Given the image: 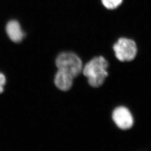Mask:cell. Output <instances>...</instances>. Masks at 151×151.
<instances>
[{"label":"cell","instance_id":"6da1fadb","mask_svg":"<svg viewBox=\"0 0 151 151\" xmlns=\"http://www.w3.org/2000/svg\"><path fill=\"white\" fill-rule=\"evenodd\" d=\"M109 63L102 56L93 58L83 67L82 73L87 78L91 86L99 87L105 81L108 76L107 71Z\"/></svg>","mask_w":151,"mask_h":151},{"label":"cell","instance_id":"7a4b0ae2","mask_svg":"<svg viewBox=\"0 0 151 151\" xmlns=\"http://www.w3.org/2000/svg\"><path fill=\"white\" fill-rule=\"evenodd\" d=\"M55 65L59 70H63L74 78L79 75L83 69L82 62L80 57L71 52H63L58 55Z\"/></svg>","mask_w":151,"mask_h":151},{"label":"cell","instance_id":"3957f363","mask_svg":"<svg viewBox=\"0 0 151 151\" xmlns=\"http://www.w3.org/2000/svg\"><path fill=\"white\" fill-rule=\"evenodd\" d=\"M113 49L115 55L121 62H129L134 60L138 53L135 42L126 38H121L114 44Z\"/></svg>","mask_w":151,"mask_h":151},{"label":"cell","instance_id":"277c9868","mask_svg":"<svg viewBox=\"0 0 151 151\" xmlns=\"http://www.w3.org/2000/svg\"><path fill=\"white\" fill-rule=\"evenodd\" d=\"M112 118L114 123L121 129H129L134 124V119L131 112L128 108L123 106H118L114 110Z\"/></svg>","mask_w":151,"mask_h":151},{"label":"cell","instance_id":"5b68a950","mask_svg":"<svg viewBox=\"0 0 151 151\" xmlns=\"http://www.w3.org/2000/svg\"><path fill=\"white\" fill-rule=\"evenodd\" d=\"M75 78L63 70H58L54 77V83L56 87L63 91L70 90L73 86Z\"/></svg>","mask_w":151,"mask_h":151},{"label":"cell","instance_id":"8992f818","mask_svg":"<svg viewBox=\"0 0 151 151\" xmlns=\"http://www.w3.org/2000/svg\"><path fill=\"white\" fill-rule=\"evenodd\" d=\"M6 32L13 42L19 43L24 37L25 33L22 32L19 22L16 20H11L7 23L6 27Z\"/></svg>","mask_w":151,"mask_h":151},{"label":"cell","instance_id":"52a82bcc","mask_svg":"<svg viewBox=\"0 0 151 151\" xmlns=\"http://www.w3.org/2000/svg\"><path fill=\"white\" fill-rule=\"evenodd\" d=\"M104 7L109 10H114L118 8L123 2V0H101Z\"/></svg>","mask_w":151,"mask_h":151},{"label":"cell","instance_id":"ba28073f","mask_svg":"<svg viewBox=\"0 0 151 151\" xmlns=\"http://www.w3.org/2000/svg\"><path fill=\"white\" fill-rule=\"evenodd\" d=\"M6 77L5 75L0 72V93H2L4 91V86L5 85Z\"/></svg>","mask_w":151,"mask_h":151}]
</instances>
